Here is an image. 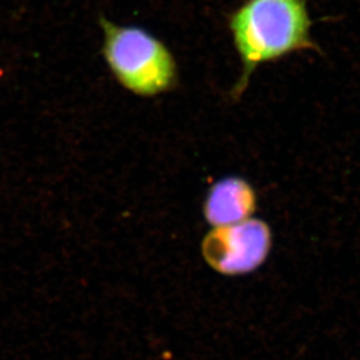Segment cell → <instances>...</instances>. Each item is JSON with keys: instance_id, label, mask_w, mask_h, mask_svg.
I'll use <instances>...</instances> for the list:
<instances>
[{"instance_id": "cell-3", "label": "cell", "mask_w": 360, "mask_h": 360, "mask_svg": "<svg viewBox=\"0 0 360 360\" xmlns=\"http://www.w3.org/2000/svg\"><path fill=\"white\" fill-rule=\"evenodd\" d=\"M273 246L272 229L252 217L236 224L211 228L200 243L204 262L224 276H246L262 267Z\"/></svg>"}, {"instance_id": "cell-1", "label": "cell", "mask_w": 360, "mask_h": 360, "mask_svg": "<svg viewBox=\"0 0 360 360\" xmlns=\"http://www.w3.org/2000/svg\"><path fill=\"white\" fill-rule=\"evenodd\" d=\"M229 30L241 62L232 96L239 98L259 65L303 51H319L310 35L307 0H246L229 17Z\"/></svg>"}, {"instance_id": "cell-2", "label": "cell", "mask_w": 360, "mask_h": 360, "mask_svg": "<svg viewBox=\"0 0 360 360\" xmlns=\"http://www.w3.org/2000/svg\"><path fill=\"white\" fill-rule=\"evenodd\" d=\"M103 56L113 77L133 95L150 98L175 89L177 65L169 48L136 26L102 18Z\"/></svg>"}, {"instance_id": "cell-4", "label": "cell", "mask_w": 360, "mask_h": 360, "mask_svg": "<svg viewBox=\"0 0 360 360\" xmlns=\"http://www.w3.org/2000/svg\"><path fill=\"white\" fill-rule=\"evenodd\" d=\"M258 195L248 180L228 176L214 182L203 202V216L211 228L236 224L255 217Z\"/></svg>"}]
</instances>
